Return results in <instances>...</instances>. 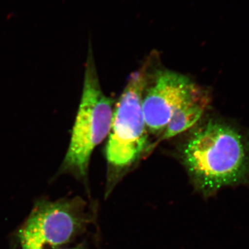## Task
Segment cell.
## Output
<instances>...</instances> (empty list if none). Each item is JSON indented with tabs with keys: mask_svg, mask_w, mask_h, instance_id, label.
I'll return each instance as SVG.
<instances>
[{
	"mask_svg": "<svg viewBox=\"0 0 249 249\" xmlns=\"http://www.w3.org/2000/svg\"><path fill=\"white\" fill-rule=\"evenodd\" d=\"M146 67L134 72L116 103L106 147L107 191L147 152H150L142 98L148 83Z\"/></svg>",
	"mask_w": 249,
	"mask_h": 249,
	"instance_id": "2",
	"label": "cell"
},
{
	"mask_svg": "<svg viewBox=\"0 0 249 249\" xmlns=\"http://www.w3.org/2000/svg\"><path fill=\"white\" fill-rule=\"evenodd\" d=\"M67 249H84L82 246H78V247H74V248Z\"/></svg>",
	"mask_w": 249,
	"mask_h": 249,
	"instance_id": "7",
	"label": "cell"
},
{
	"mask_svg": "<svg viewBox=\"0 0 249 249\" xmlns=\"http://www.w3.org/2000/svg\"><path fill=\"white\" fill-rule=\"evenodd\" d=\"M210 103L209 93L201 89L174 113L156 144L173 138L191 128L199 121Z\"/></svg>",
	"mask_w": 249,
	"mask_h": 249,
	"instance_id": "6",
	"label": "cell"
},
{
	"mask_svg": "<svg viewBox=\"0 0 249 249\" xmlns=\"http://www.w3.org/2000/svg\"><path fill=\"white\" fill-rule=\"evenodd\" d=\"M114 101L103 92L96 71L91 47L88 52L79 107L72 127L71 139L60 173L88 178L93 150L109 134Z\"/></svg>",
	"mask_w": 249,
	"mask_h": 249,
	"instance_id": "3",
	"label": "cell"
},
{
	"mask_svg": "<svg viewBox=\"0 0 249 249\" xmlns=\"http://www.w3.org/2000/svg\"><path fill=\"white\" fill-rule=\"evenodd\" d=\"M179 157L192 182L205 196L238 182L248 168L245 139L235 127L219 121L210 120L192 132Z\"/></svg>",
	"mask_w": 249,
	"mask_h": 249,
	"instance_id": "1",
	"label": "cell"
},
{
	"mask_svg": "<svg viewBox=\"0 0 249 249\" xmlns=\"http://www.w3.org/2000/svg\"><path fill=\"white\" fill-rule=\"evenodd\" d=\"M201 88L188 77L171 71L160 70L147 87L142 98V111L147 131L160 135L174 113Z\"/></svg>",
	"mask_w": 249,
	"mask_h": 249,
	"instance_id": "5",
	"label": "cell"
},
{
	"mask_svg": "<svg viewBox=\"0 0 249 249\" xmlns=\"http://www.w3.org/2000/svg\"><path fill=\"white\" fill-rule=\"evenodd\" d=\"M81 198L37 201L18 232L21 249H59L89 222Z\"/></svg>",
	"mask_w": 249,
	"mask_h": 249,
	"instance_id": "4",
	"label": "cell"
}]
</instances>
